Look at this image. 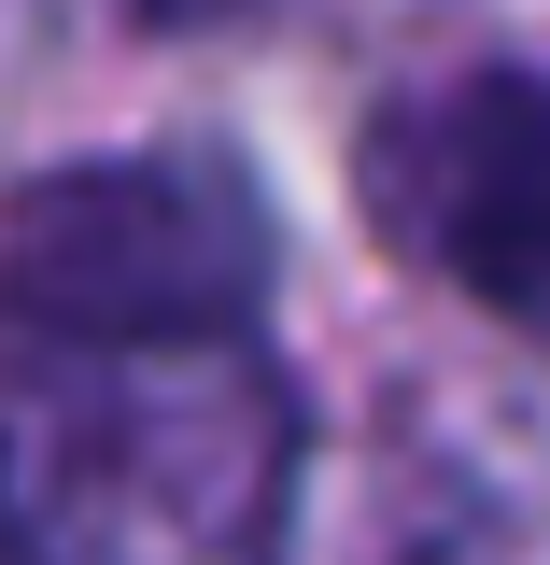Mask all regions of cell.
I'll list each match as a JSON object with an SVG mask.
<instances>
[{
    "instance_id": "obj_1",
    "label": "cell",
    "mask_w": 550,
    "mask_h": 565,
    "mask_svg": "<svg viewBox=\"0 0 550 565\" xmlns=\"http://www.w3.org/2000/svg\"><path fill=\"white\" fill-rule=\"evenodd\" d=\"M296 396L255 340H43L0 382V565H282Z\"/></svg>"
},
{
    "instance_id": "obj_2",
    "label": "cell",
    "mask_w": 550,
    "mask_h": 565,
    "mask_svg": "<svg viewBox=\"0 0 550 565\" xmlns=\"http://www.w3.org/2000/svg\"><path fill=\"white\" fill-rule=\"evenodd\" d=\"M0 297L29 340H240L269 297V212L212 156H85L14 199Z\"/></svg>"
},
{
    "instance_id": "obj_3",
    "label": "cell",
    "mask_w": 550,
    "mask_h": 565,
    "mask_svg": "<svg viewBox=\"0 0 550 565\" xmlns=\"http://www.w3.org/2000/svg\"><path fill=\"white\" fill-rule=\"evenodd\" d=\"M367 199L423 269L550 326V85L537 71H466V85L396 99L367 141Z\"/></svg>"
}]
</instances>
